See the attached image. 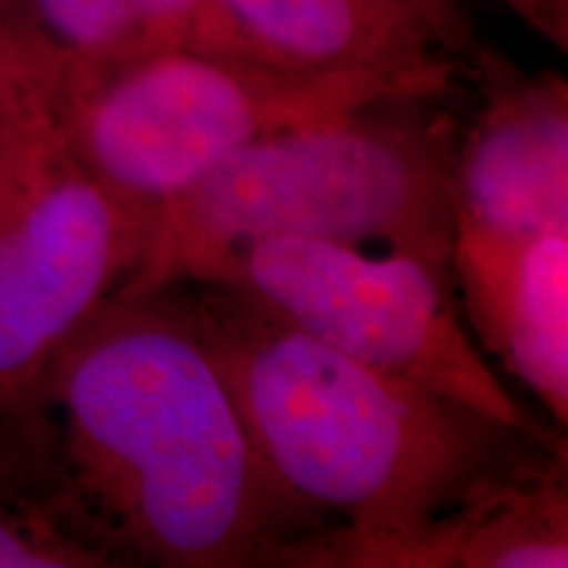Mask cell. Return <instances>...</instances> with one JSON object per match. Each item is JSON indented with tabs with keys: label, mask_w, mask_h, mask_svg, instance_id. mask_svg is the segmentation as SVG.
<instances>
[{
	"label": "cell",
	"mask_w": 568,
	"mask_h": 568,
	"mask_svg": "<svg viewBox=\"0 0 568 568\" xmlns=\"http://www.w3.org/2000/svg\"><path fill=\"white\" fill-rule=\"evenodd\" d=\"M450 280L481 351L566 432L568 232H503L458 213Z\"/></svg>",
	"instance_id": "52a82bcc"
},
{
	"label": "cell",
	"mask_w": 568,
	"mask_h": 568,
	"mask_svg": "<svg viewBox=\"0 0 568 568\" xmlns=\"http://www.w3.org/2000/svg\"><path fill=\"white\" fill-rule=\"evenodd\" d=\"M414 3L422 6L429 17H435L439 24L453 34V38H458L460 42H466V45L471 48V32H468L466 17L464 11H460L458 0H414Z\"/></svg>",
	"instance_id": "9a60e30c"
},
{
	"label": "cell",
	"mask_w": 568,
	"mask_h": 568,
	"mask_svg": "<svg viewBox=\"0 0 568 568\" xmlns=\"http://www.w3.org/2000/svg\"><path fill=\"white\" fill-rule=\"evenodd\" d=\"M426 101L393 98L224 159L153 205L145 255L119 293L193 280L224 255L276 237L379 243L450 272L458 142L447 119L422 109Z\"/></svg>",
	"instance_id": "3957f363"
},
{
	"label": "cell",
	"mask_w": 568,
	"mask_h": 568,
	"mask_svg": "<svg viewBox=\"0 0 568 568\" xmlns=\"http://www.w3.org/2000/svg\"><path fill=\"white\" fill-rule=\"evenodd\" d=\"M485 101L456 148L458 213L503 232H568V88L479 63Z\"/></svg>",
	"instance_id": "ba28073f"
},
{
	"label": "cell",
	"mask_w": 568,
	"mask_h": 568,
	"mask_svg": "<svg viewBox=\"0 0 568 568\" xmlns=\"http://www.w3.org/2000/svg\"><path fill=\"white\" fill-rule=\"evenodd\" d=\"M193 280L234 284L358 364L495 422L539 437L566 435L508 393L466 332L450 272L416 255L276 237L224 255Z\"/></svg>",
	"instance_id": "8992f818"
},
{
	"label": "cell",
	"mask_w": 568,
	"mask_h": 568,
	"mask_svg": "<svg viewBox=\"0 0 568 568\" xmlns=\"http://www.w3.org/2000/svg\"><path fill=\"white\" fill-rule=\"evenodd\" d=\"M67 59L38 32L21 0H0V90L55 74Z\"/></svg>",
	"instance_id": "7c38bea8"
},
{
	"label": "cell",
	"mask_w": 568,
	"mask_h": 568,
	"mask_svg": "<svg viewBox=\"0 0 568 568\" xmlns=\"http://www.w3.org/2000/svg\"><path fill=\"white\" fill-rule=\"evenodd\" d=\"M268 61L303 71L374 74L443 95L458 55L453 38L414 0H224Z\"/></svg>",
	"instance_id": "9c48e42d"
},
{
	"label": "cell",
	"mask_w": 568,
	"mask_h": 568,
	"mask_svg": "<svg viewBox=\"0 0 568 568\" xmlns=\"http://www.w3.org/2000/svg\"><path fill=\"white\" fill-rule=\"evenodd\" d=\"M566 445L531 458L364 568H566Z\"/></svg>",
	"instance_id": "30bf717a"
},
{
	"label": "cell",
	"mask_w": 568,
	"mask_h": 568,
	"mask_svg": "<svg viewBox=\"0 0 568 568\" xmlns=\"http://www.w3.org/2000/svg\"><path fill=\"white\" fill-rule=\"evenodd\" d=\"M161 293L222 368L261 466L308 531L297 566L364 568L566 435L495 422L318 343L226 282Z\"/></svg>",
	"instance_id": "7a4b0ae2"
},
{
	"label": "cell",
	"mask_w": 568,
	"mask_h": 568,
	"mask_svg": "<svg viewBox=\"0 0 568 568\" xmlns=\"http://www.w3.org/2000/svg\"><path fill=\"white\" fill-rule=\"evenodd\" d=\"M393 98L432 95L374 74L205 53H163L98 74L67 63L59 92L63 126L84 166L113 193L148 205L255 142L343 122Z\"/></svg>",
	"instance_id": "277c9868"
},
{
	"label": "cell",
	"mask_w": 568,
	"mask_h": 568,
	"mask_svg": "<svg viewBox=\"0 0 568 568\" xmlns=\"http://www.w3.org/2000/svg\"><path fill=\"white\" fill-rule=\"evenodd\" d=\"M69 69L111 71L163 53L268 61L224 0H21ZM274 63V61H268Z\"/></svg>",
	"instance_id": "8fae6325"
},
{
	"label": "cell",
	"mask_w": 568,
	"mask_h": 568,
	"mask_svg": "<svg viewBox=\"0 0 568 568\" xmlns=\"http://www.w3.org/2000/svg\"><path fill=\"white\" fill-rule=\"evenodd\" d=\"M61 80L0 126V424L132 280L151 237L153 205L113 193L77 155Z\"/></svg>",
	"instance_id": "5b68a950"
},
{
	"label": "cell",
	"mask_w": 568,
	"mask_h": 568,
	"mask_svg": "<svg viewBox=\"0 0 568 568\" xmlns=\"http://www.w3.org/2000/svg\"><path fill=\"white\" fill-rule=\"evenodd\" d=\"M531 32L568 51V0H500Z\"/></svg>",
	"instance_id": "4fadbf2b"
},
{
	"label": "cell",
	"mask_w": 568,
	"mask_h": 568,
	"mask_svg": "<svg viewBox=\"0 0 568 568\" xmlns=\"http://www.w3.org/2000/svg\"><path fill=\"white\" fill-rule=\"evenodd\" d=\"M0 466L109 566H297L308 545L161 290L116 293L55 351L0 424Z\"/></svg>",
	"instance_id": "6da1fadb"
},
{
	"label": "cell",
	"mask_w": 568,
	"mask_h": 568,
	"mask_svg": "<svg viewBox=\"0 0 568 568\" xmlns=\"http://www.w3.org/2000/svg\"><path fill=\"white\" fill-rule=\"evenodd\" d=\"M63 71H67V67H63L61 71H55V74L38 77V80L13 84V88H9V90H0V126L9 122L11 113H17V111L21 109V105L30 101L34 92L51 88V84L59 82L61 77H63Z\"/></svg>",
	"instance_id": "5bb4252c"
}]
</instances>
